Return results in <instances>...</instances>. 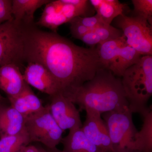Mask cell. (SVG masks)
Returning <instances> with one entry per match:
<instances>
[{"instance_id":"6da1fadb","label":"cell","mask_w":152,"mask_h":152,"mask_svg":"<svg viewBox=\"0 0 152 152\" xmlns=\"http://www.w3.org/2000/svg\"><path fill=\"white\" fill-rule=\"evenodd\" d=\"M24 61L39 63L58 83L67 97L94 77L102 68L95 46H79L54 32L42 31L34 25L22 28Z\"/></svg>"},{"instance_id":"7a4b0ae2","label":"cell","mask_w":152,"mask_h":152,"mask_svg":"<svg viewBox=\"0 0 152 152\" xmlns=\"http://www.w3.org/2000/svg\"><path fill=\"white\" fill-rule=\"evenodd\" d=\"M66 97L77 104L80 110L101 115L129 107L121 79L103 67Z\"/></svg>"},{"instance_id":"3957f363","label":"cell","mask_w":152,"mask_h":152,"mask_svg":"<svg viewBox=\"0 0 152 152\" xmlns=\"http://www.w3.org/2000/svg\"><path fill=\"white\" fill-rule=\"evenodd\" d=\"M122 85L132 113L141 114L148 108L152 95V56H142L125 71Z\"/></svg>"},{"instance_id":"277c9868","label":"cell","mask_w":152,"mask_h":152,"mask_svg":"<svg viewBox=\"0 0 152 152\" xmlns=\"http://www.w3.org/2000/svg\"><path fill=\"white\" fill-rule=\"evenodd\" d=\"M129 107L103 114L111 142L112 152H140L136 143L138 131Z\"/></svg>"},{"instance_id":"5b68a950","label":"cell","mask_w":152,"mask_h":152,"mask_svg":"<svg viewBox=\"0 0 152 152\" xmlns=\"http://www.w3.org/2000/svg\"><path fill=\"white\" fill-rule=\"evenodd\" d=\"M26 129L30 143L39 142L50 150L56 148L62 139V130L46 106L41 111L26 118Z\"/></svg>"},{"instance_id":"8992f818","label":"cell","mask_w":152,"mask_h":152,"mask_svg":"<svg viewBox=\"0 0 152 152\" xmlns=\"http://www.w3.org/2000/svg\"><path fill=\"white\" fill-rule=\"evenodd\" d=\"M114 20L128 45L142 56H152V26L148 21L141 17H129L125 14Z\"/></svg>"},{"instance_id":"52a82bcc","label":"cell","mask_w":152,"mask_h":152,"mask_svg":"<svg viewBox=\"0 0 152 152\" xmlns=\"http://www.w3.org/2000/svg\"><path fill=\"white\" fill-rule=\"evenodd\" d=\"M24 61L21 27L13 20L0 25V66L14 64L19 66Z\"/></svg>"},{"instance_id":"ba28073f","label":"cell","mask_w":152,"mask_h":152,"mask_svg":"<svg viewBox=\"0 0 152 152\" xmlns=\"http://www.w3.org/2000/svg\"><path fill=\"white\" fill-rule=\"evenodd\" d=\"M50 97L49 110L63 132L82 127L80 110L74 103L61 92Z\"/></svg>"},{"instance_id":"9c48e42d","label":"cell","mask_w":152,"mask_h":152,"mask_svg":"<svg viewBox=\"0 0 152 152\" xmlns=\"http://www.w3.org/2000/svg\"><path fill=\"white\" fill-rule=\"evenodd\" d=\"M28 63L23 75L27 84L50 96L61 93L58 83L46 68L39 63Z\"/></svg>"},{"instance_id":"30bf717a","label":"cell","mask_w":152,"mask_h":152,"mask_svg":"<svg viewBox=\"0 0 152 152\" xmlns=\"http://www.w3.org/2000/svg\"><path fill=\"white\" fill-rule=\"evenodd\" d=\"M82 129L90 141L104 152H112L107 127L100 114L87 111Z\"/></svg>"},{"instance_id":"8fae6325","label":"cell","mask_w":152,"mask_h":152,"mask_svg":"<svg viewBox=\"0 0 152 152\" xmlns=\"http://www.w3.org/2000/svg\"><path fill=\"white\" fill-rule=\"evenodd\" d=\"M26 83L18 66L7 64L0 66V89L8 97L20 94Z\"/></svg>"},{"instance_id":"7c38bea8","label":"cell","mask_w":152,"mask_h":152,"mask_svg":"<svg viewBox=\"0 0 152 152\" xmlns=\"http://www.w3.org/2000/svg\"><path fill=\"white\" fill-rule=\"evenodd\" d=\"M50 1L49 0H12L14 22L22 27L34 25V15L36 10Z\"/></svg>"},{"instance_id":"4fadbf2b","label":"cell","mask_w":152,"mask_h":152,"mask_svg":"<svg viewBox=\"0 0 152 152\" xmlns=\"http://www.w3.org/2000/svg\"><path fill=\"white\" fill-rule=\"evenodd\" d=\"M26 130V118L11 106L0 104V138Z\"/></svg>"},{"instance_id":"5bb4252c","label":"cell","mask_w":152,"mask_h":152,"mask_svg":"<svg viewBox=\"0 0 152 152\" xmlns=\"http://www.w3.org/2000/svg\"><path fill=\"white\" fill-rule=\"evenodd\" d=\"M8 99L11 107L26 118L30 115L42 110L45 108L42 101L27 83L20 94L15 96L9 97Z\"/></svg>"},{"instance_id":"9a60e30c","label":"cell","mask_w":152,"mask_h":152,"mask_svg":"<svg viewBox=\"0 0 152 152\" xmlns=\"http://www.w3.org/2000/svg\"><path fill=\"white\" fill-rule=\"evenodd\" d=\"M69 22L63 8L61 0H56L50 1L45 5L42 15L37 24L56 32L60 26Z\"/></svg>"},{"instance_id":"2e32d148","label":"cell","mask_w":152,"mask_h":152,"mask_svg":"<svg viewBox=\"0 0 152 152\" xmlns=\"http://www.w3.org/2000/svg\"><path fill=\"white\" fill-rule=\"evenodd\" d=\"M61 142L66 152H104L86 137L82 128L69 130Z\"/></svg>"},{"instance_id":"e0dca14e","label":"cell","mask_w":152,"mask_h":152,"mask_svg":"<svg viewBox=\"0 0 152 152\" xmlns=\"http://www.w3.org/2000/svg\"><path fill=\"white\" fill-rule=\"evenodd\" d=\"M89 2L96 14L107 24L111 25L115 18L124 14L126 5L118 0H91Z\"/></svg>"},{"instance_id":"ac0fdd59","label":"cell","mask_w":152,"mask_h":152,"mask_svg":"<svg viewBox=\"0 0 152 152\" xmlns=\"http://www.w3.org/2000/svg\"><path fill=\"white\" fill-rule=\"evenodd\" d=\"M142 56L138 52L126 44L122 47L117 55L111 72L116 77H121L125 71L137 63Z\"/></svg>"},{"instance_id":"d6986e66","label":"cell","mask_w":152,"mask_h":152,"mask_svg":"<svg viewBox=\"0 0 152 152\" xmlns=\"http://www.w3.org/2000/svg\"><path fill=\"white\" fill-rule=\"evenodd\" d=\"M123 36L121 30L111 25L99 27L90 31L81 38L85 44L94 46L121 37Z\"/></svg>"},{"instance_id":"ffe728a7","label":"cell","mask_w":152,"mask_h":152,"mask_svg":"<svg viewBox=\"0 0 152 152\" xmlns=\"http://www.w3.org/2000/svg\"><path fill=\"white\" fill-rule=\"evenodd\" d=\"M143 117L141 129L137 134L136 143L140 152H152V111L148 107L140 114Z\"/></svg>"},{"instance_id":"44dd1931","label":"cell","mask_w":152,"mask_h":152,"mask_svg":"<svg viewBox=\"0 0 152 152\" xmlns=\"http://www.w3.org/2000/svg\"><path fill=\"white\" fill-rule=\"evenodd\" d=\"M29 143L26 130L18 134L6 136L0 138V152H19Z\"/></svg>"},{"instance_id":"7402d4cb","label":"cell","mask_w":152,"mask_h":152,"mask_svg":"<svg viewBox=\"0 0 152 152\" xmlns=\"http://www.w3.org/2000/svg\"><path fill=\"white\" fill-rule=\"evenodd\" d=\"M134 16L145 19L152 25V0H132Z\"/></svg>"},{"instance_id":"603a6c76","label":"cell","mask_w":152,"mask_h":152,"mask_svg":"<svg viewBox=\"0 0 152 152\" xmlns=\"http://www.w3.org/2000/svg\"><path fill=\"white\" fill-rule=\"evenodd\" d=\"M75 18L83 26L92 30L99 27L108 25L97 14L93 16L77 17Z\"/></svg>"},{"instance_id":"cb8c5ba5","label":"cell","mask_w":152,"mask_h":152,"mask_svg":"<svg viewBox=\"0 0 152 152\" xmlns=\"http://www.w3.org/2000/svg\"><path fill=\"white\" fill-rule=\"evenodd\" d=\"M12 5V0H0V25L13 20Z\"/></svg>"},{"instance_id":"d4e9b609","label":"cell","mask_w":152,"mask_h":152,"mask_svg":"<svg viewBox=\"0 0 152 152\" xmlns=\"http://www.w3.org/2000/svg\"><path fill=\"white\" fill-rule=\"evenodd\" d=\"M69 23L71 34L73 37L77 39L80 40L87 33L92 30L83 26L75 18L70 21Z\"/></svg>"},{"instance_id":"484cf974","label":"cell","mask_w":152,"mask_h":152,"mask_svg":"<svg viewBox=\"0 0 152 152\" xmlns=\"http://www.w3.org/2000/svg\"><path fill=\"white\" fill-rule=\"evenodd\" d=\"M19 152H40V151L39 148L31 145L23 147Z\"/></svg>"},{"instance_id":"4316f807","label":"cell","mask_w":152,"mask_h":152,"mask_svg":"<svg viewBox=\"0 0 152 152\" xmlns=\"http://www.w3.org/2000/svg\"><path fill=\"white\" fill-rule=\"evenodd\" d=\"M50 152H66L64 151H61L60 150H57L56 148L54 149L50 150V151H49Z\"/></svg>"},{"instance_id":"83f0119b","label":"cell","mask_w":152,"mask_h":152,"mask_svg":"<svg viewBox=\"0 0 152 152\" xmlns=\"http://www.w3.org/2000/svg\"><path fill=\"white\" fill-rule=\"evenodd\" d=\"M4 98L1 95V94H0V104L3 103V102L4 100Z\"/></svg>"},{"instance_id":"f1b7e54d","label":"cell","mask_w":152,"mask_h":152,"mask_svg":"<svg viewBox=\"0 0 152 152\" xmlns=\"http://www.w3.org/2000/svg\"><path fill=\"white\" fill-rule=\"evenodd\" d=\"M39 149L40 152H50L49 151H47L45 150L44 149L42 148H39Z\"/></svg>"}]
</instances>
